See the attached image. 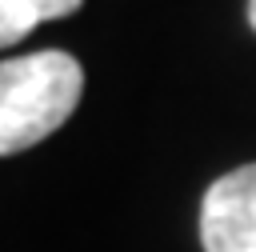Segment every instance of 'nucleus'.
Returning a JSON list of instances; mask_svg holds the SVG:
<instances>
[{
    "instance_id": "f257e3e1",
    "label": "nucleus",
    "mask_w": 256,
    "mask_h": 252,
    "mask_svg": "<svg viewBox=\"0 0 256 252\" xmlns=\"http://www.w3.org/2000/svg\"><path fill=\"white\" fill-rule=\"evenodd\" d=\"M84 68L60 48L0 60V156L52 136L80 104Z\"/></svg>"
},
{
    "instance_id": "f03ea898",
    "label": "nucleus",
    "mask_w": 256,
    "mask_h": 252,
    "mask_svg": "<svg viewBox=\"0 0 256 252\" xmlns=\"http://www.w3.org/2000/svg\"><path fill=\"white\" fill-rule=\"evenodd\" d=\"M204 252H256V164L208 184L200 204Z\"/></svg>"
},
{
    "instance_id": "7ed1b4c3",
    "label": "nucleus",
    "mask_w": 256,
    "mask_h": 252,
    "mask_svg": "<svg viewBox=\"0 0 256 252\" xmlns=\"http://www.w3.org/2000/svg\"><path fill=\"white\" fill-rule=\"evenodd\" d=\"M84 0H0V48L20 44L36 24L72 16Z\"/></svg>"
},
{
    "instance_id": "20e7f679",
    "label": "nucleus",
    "mask_w": 256,
    "mask_h": 252,
    "mask_svg": "<svg viewBox=\"0 0 256 252\" xmlns=\"http://www.w3.org/2000/svg\"><path fill=\"white\" fill-rule=\"evenodd\" d=\"M248 24L256 28V0H248Z\"/></svg>"
}]
</instances>
